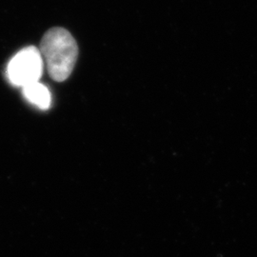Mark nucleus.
I'll return each mask as SVG.
<instances>
[{
	"label": "nucleus",
	"mask_w": 257,
	"mask_h": 257,
	"mask_svg": "<svg viewBox=\"0 0 257 257\" xmlns=\"http://www.w3.org/2000/svg\"><path fill=\"white\" fill-rule=\"evenodd\" d=\"M39 50L49 75L57 82L67 80L78 56V47L70 32L63 28L49 30L42 37Z\"/></svg>",
	"instance_id": "1"
},
{
	"label": "nucleus",
	"mask_w": 257,
	"mask_h": 257,
	"mask_svg": "<svg viewBox=\"0 0 257 257\" xmlns=\"http://www.w3.org/2000/svg\"><path fill=\"white\" fill-rule=\"evenodd\" d=\"M44 70V60L40 50L30 46L20 50L10 60L6 74L10 82L17 87H25L39 82Z\"/></svg>",
	"instance_id": "2"
},
{
	"label": "nucleus",
	"mask_w": 257,
	"mask_h": 257,
	"mask_svg": "<svg viewBox=\"0 0 257 257\" xmlns=\"http://www.w3.org/2000/svg\"><path fill=\"white\" fill-rule=\"evenodd\" d=\"M22 92L28 101L40 110H48L51 107L52 95L45 85L40 82L33 83L23 87Z\"/></svg>",
	"instance_id": "3"
}]
</instances>
